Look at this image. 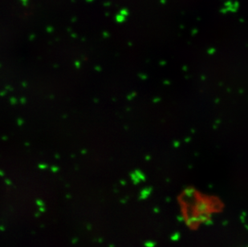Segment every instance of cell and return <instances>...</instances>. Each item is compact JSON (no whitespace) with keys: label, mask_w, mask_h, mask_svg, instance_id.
Segmentation results:
<instances>
[{"label":"cell","mask_w":248,"mask_h":247,"mask_svg":"<svg viewBox=\"0 0 248 247\" xmlns=\"http://www.w3.org/2000/svg\"><path fill=\"white\" fill-rule=\"evenodd\" d=\"M116 21L119 22V23H121V22H124V20H125V17L124 16H123L122 15H120V14H119V15H117L116 16Z\"/></svg>","instance_id":"1"},{"label":"cell","mask_w":248,"mask_h":247,"mask_svg":"<svg viewBox=\"0 0 248 247\" xmlns=\"http://www.w3.org/2000/svg\"><path fill=\"white\" fill-rule=\"evenodd\" d=\"M120 15H122L123 16H124V17H125V16H128V11L126 10V9H123V10L120 11Z\"/></svg>","instance_id":"2"}]
</instances>
